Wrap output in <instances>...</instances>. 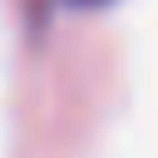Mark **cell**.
Instances as JSON below:
<instances>
[{"label":"cell","mask_w":158,"mask_h":158,"mask_svg":"<svg viewBox=\"0 0 158 158\" xmlns=\"http://www.w3.org/2000/svg\"><path fill=\"white\" fill-rule=\"evenodd\" d=\"M69 5H104V0H69Z\"/></svg>","instance_id":"6da1fadb"}]
</instances>
